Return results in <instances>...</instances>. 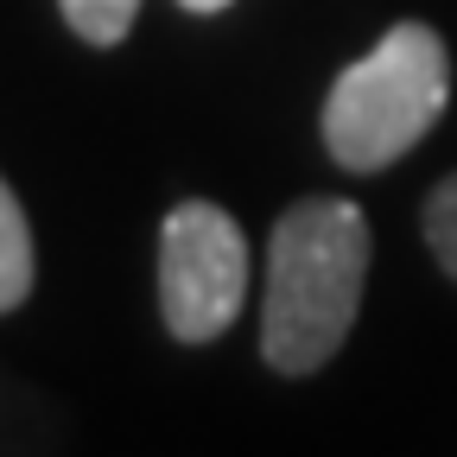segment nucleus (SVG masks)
I'll list each match as a JSON object with an SVG mask.
<instances>
[{
	"instance_id": "obj_1",
	"label": "nucleus",
	"mask_w": 457,
	"mask_h": 457,
	"mask_svg": "<svg viewBox=\"0 0 457 457\" xmlns=\"http://www.w3.org/2000/svg\"><path fill=\"white\" fill-rule=\"evenodd\" d=\"M369 286V216L350 197H299L267 236L261 356L273 375H318L362 312Z\"/></svg>"
},
{
	"instance_id": "obj_2",
	"label": "nucleus",
	"mask_w": 457,
	"mask_h": 457,
	"mask_svg": "<svg viewBox=\"0 0 457 457\" xmlns=\"http://www.w3.org/2000/svg\"><path fill=\"white\" fill-rule=\"evenodd\" d=\"M451 102V51L432 26L400 20L369 57L337 71L324 96V153L343 171H387L407 159Z\"/></svg>"
},
{
	"instance_id": "obj_3",
	"label": "nucleus",
	"mask_w": 457,
	"mask_h": 457,
	"mask_svg": "<svg viewBox=\"0 0 457 457\" xmlns=\"http://www.w3.org/2000/svg\"><path fill=\"white\" fill-rule=\"evenodd\" d=\"M248 299V242L228 210L185 197L159 228V318L179 343H216Z\"/></svg>"
},
{
	"instance_id": "obj_4",
	"label": "nucleus",
	"mask_w": 457,
	"mask_h": 457,
	"mask_svg": "<svg viewBox=\"0 0 457 457\" xmlns=\"http://www.w3.org/2000/svg\"><path fill=\"white\" fill-rule=\"evenodd\" d=\"M38 279V248H32V222L13 197V185L0 179V312H20Z\"/></svg>"
},
{
	"instance_id": "obj_5",
	"label": "nucleus",
	"mask_w": 457,
	"mask_h": 457,
	"mask_svg": "<svg viewBox=\"0 0 457 457\" xmlns=\"http://www.w3.org/2000/svg\"><path fill=\"white\" fill-rule=\"evenodd\" d=\"M64 7V26L83 38V45H121L134 32V13H140V0H57Z\"/></svg>"
},
{
	"instance_id": "obj_6",
	"label": "nucleus",
	"mask_w": 457,
	"mask_h": 457,
	"mask_svg": "<svg viewBox=\"0 0 457 457\" xmlns=\"http://www.w3.org/2000/svg\"><path fill=\"white\" fill-rule=\"evenodd\" d=\"M420 228H426L432 261L457 279V171L432 185V197H426V210H420Z\"/></svg>"
},
{
	"instance_id": "obj_7",
	"label": "nucleus",
	"mask_w": 457,
	"mask_h": 457,
	"mask_svg": "<svg viewBox=\"0 0 457 457\" xmlns=\"http://www.w3.org/2000/svg\"><path fill=\"white\" fill-rule=\"evenodd\" d=\"M185 13H197V20H210V13H222V7H236V0H179Z\"/></svg>"
}]
</instances>
